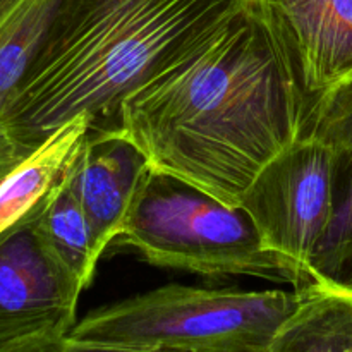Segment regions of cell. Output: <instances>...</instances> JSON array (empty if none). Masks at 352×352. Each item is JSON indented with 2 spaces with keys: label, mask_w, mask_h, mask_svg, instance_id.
<instances>
[{
  "label": "cell",
  "mask_w": 352,
  "mask_h": 352,
  "mask_svg": "<svg viewBox=\"0 0 352 352\" xmlns=\"http://www.w3.org/2000/svg\"><path fill=\"white\" fill-rule=\"evenodd\" d=\"M302 124L298 89L250 0L215 40L129 96L119 117L151 167L229 205Z\"/></svg>",
  "instance_id": "6da1fadb"
},
{
  "label": "cell",
  "mask_w": 352,
  "mask_h": 352,
  "mask_svg": "<svg viewBox=\"0 0 352 352\" xmlns=\"http://www.w3.org/2000/svg\"><path fill=\"white\" fill-rule=\"evenodd\" d=\"M248 0H62L33 71L0 116V181L79 117L119 129L134 93L215 40Z\"/></svg>",
  "instance_id": "7a4b0ae2"
},
{
  "label": "cell",
  "mask_w": 352,
  "mask_h": 352,
  "mask_svg": "<svg viewBox=\"0 0 352 352\" xmlns=\"http://www.w3.org/2000/svg\"><path fill=\"white\" fill-rule=\"evenodd\" d=\"M124 246L157 267L208 277L248 275L305 287L301 272L267 250L250 213L150 167L122 232Z\"/></svg>",
  "instance_id": "3957f363"
},
{
  "label": "cell",
  "mask_w": 352,
  "mask_h": 352,
  "mask_svg": "<svg viewBox=\"0 0 352 352\" xmlns=\"http://www.w3.org/2000/svg\"><path fill=\"white\" fill-rule=\"evenodd\" d=\"M299 292L165 285L93 309L74 339L165 352H267Z\"/></svg>",
  "instance_id": "277c9868"
},
{
  "label": "cell",
  "mask_w": 352,
  "mask_h": 352,
  "mask_svg": "<svg viewBox=\"0 0 352 352\" xmlns=\"http://www.w3.org/2000/svg\"><path fill=\"white\" fill-rule=\"evenodd\" d=\"M333 168L336 151L299 138L261 168L239 203L267 250L294 265L306 285L313 282L308 265L332 212Z\"/></svg>",
  "instance_id": "5b68a950"
},
{
  "label": "cell",
  "mask_w": 352,
  "mask_h": 352,
  "mask_svg": "<svg viewBox=\"0 0 352 352\" xmlns=\"http://www.w3.org/2000/svg\"><path fill=\"white\" fill-rule=\"evenodd\" d=\"M38 205L0 234V349L69 336L78 323L76 309L85 287L45 244Z\"/></svg>",
  "instance_id": "8992f818"
},
{
  "label": "cell",
  "mask_w": 352,
  "mask_h": 352,
  "mask_svg": "<svg viewBox=\"0 0 352 352\" xmlns=\"http://www.w3.org/2000/svg\"><path fill=\"white\" fill-rule=\"evenodd\" d=\"M250 3L284 60L306 120L316 102L352 74V0H250Z\"/></svg>",
  "instance_id": "52a82bcc"
},
{
  "label": "cell",
  "mask_w": 352,
  "mask_h": 352,
  "mask_svg": "<svg viewBox=\"0 0 352 352\" xmlns=\"http://www.w3.org/2000/svg\"><path fill=\"white\" fill-rule=\"evenodd\" d=\"M144 151L124 131L88 133L64 177L89 220L100 253L119 237L150 170Z\"/></svg>",
  "instance_id": "ba28073f"
},
{
  "label": "cell",
  "mask_w": 352,
  "mask_h": 352,
  "mask_svg": "<svg viewBox=\"0 0 352 352\" xmlns=\"http://www.w3.org/2000/svg\"><path fill=\"white\" fill-rule=\"evenodd\" d=\"M267 352H352V287L309 282Z\"/></svg>",
  "instance_id": "9c48e42d"
},
{
  "label": "cell",
  "mask_w": 352,
  "mask_h": 352,
  "mask_svg": "<svg viewBox=\"0 0 352 352\" xmlns=\"http://www.w3.org/2000/svg\"><path fill=\"white\" fill-rule=\"evenodd\" d=\"M88 131V117L72 120L0 181V234L26 217L52 191Z\"/></svg>",
  "instance_id": "30bf717a"
},
{
  "label": "cell",
  "mask_w": 352,
  "mask_h": 352,
  "mask_svg": "<svg viewBox=\"0 0 352 352\" xmlns=\"http://www.w3.org/2000/svg\"><path fill=\"white\" fill-rule=\"evenodd\" d=\"M62 0H14L0 10V116L33 71Z\"/></svg>",
  "instance_id": "8fae6325"
},
{
  "label": "cell",
  "mask_w": 352,
  "mask_h": 352,
  "mask_svg": "<svg viewBox=\"0 0 352 352\" xmlns=\"http://www.w3.org/2000/svg\"><path fill=\"white\" fill-rule=\"evenodd\" d=\"M38 230L58 263L82 287H88L102 253L88 217L64 174L38 205Z\"/></svg>",
  "instance_id": "7c38bea8"
},
{
  "label": "cell",
  "mask_w": 352,
  "mask_h": 352,
  "mask_svg": "<svg viewBox=\"0 0 352 352\" xmlns=\"http://www.w3.org/2000/svg\"><path fill=\"white\" fill-rule=\"evenodd\" d=\"M311 280L352 287V150L336 151L332 212L308 265Z\"/></svg>",
  "instance_id": "4fadbf2b"
},
{
  "label": "cell",
  "mask_w": 352,
  "mask_h": 352,
  "mask_svg": "<svg viewBox=\"0 0 352 352\" xmlns=\"http://www.w3.org/2000/svg\"><path fill=\"white\" fill-rule=\"evenodd\" d=\"M301 138L333 151L352 150V74L316 102L306 117Z\"/></svg>",
  "instance_id": "5bb4252c"
},
{
  "label": "cell",
  "mask_w": 352,
  "mask_h": 352,
  "mask_svg": "<svg viewBox=\"0 0 352 352\" xmlns=\"http://www.w3.org/2000/svg\"><path fill=\"white\" fill-rule=\"evenodd\" d=\"M0 352H165L138 347L119 346V344L95 342V340L74 339L71 336L48 337V339H33L24 342L2 347Z\"/></svg>",
  "instance_id": "9a60e30c"
},
{
  "label": "cell",
  "mask_w": 352,
  "mask_h": 352,
  "mask_svg": "<svg viewBox=\"0 0 352 352\" xmlns=\"http://www.w3.org/2000/svg\"><path fill=\"white\" fill-rule=\"evenodd\" d=\"M14 0H0V10L2 9H6L7 6H9V3H12Z\"/></svg>",
  "instance_id": "2e32d148"
}]
</instances>
